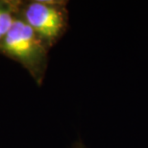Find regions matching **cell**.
<instances>
[{
  "label": "cell",
  "mask_w": 148,
  "mask_h": 148,
  "mask_svg": "<svg viewBox=\"0 0 148 148\" xmlns=\"http://www.w3.org/2000/svg\"><path fill=\"white\" fill-rule=\"evenodd\" d=\"M49 50L33 29L17 16L0 42V54L21 64L38 86L42 85L45 77Z\"/></svg>",
  "instance_id": "6da1fadb"
},
{
  "label": "cell",
  "mask_w": 148,
  "mask_h": 148,
  "mask_svg": "<svg viewBox=\"0 0 148 148\" xmlns=\"http://www.w3.org/2000/svg\"><path fill=\"white\" fill-rule=\"evenodd\" d=\"M67 3L63 0L19 1L17 16L33 29L43 42L51 48L69 29Z\"/></svg>",
  "instance_id": "7a4b0ae2"
},
{
  "label": "cell",
  "mask_w": 148,
  "mask_h": 148,
  "mask_svg": "<svg viewBox=\"0 0 148 148\" xmlns=\"http://www.w3.org/2000/svg\"><path fill=\"white\" fill-rule=\"evenodd\" d=\"M18 3L14 0H0V42L16 18Z\"/></svg>",
  "instance_id": "3957f363"
},
{
  "label": "cell",
  "mask_w": 148,
  "mask_h": 148,
  "mask_svg": "<svg viewBox=\"0 0 148 148\" xmlns=\"http://www.w3.org/2000/svg\"><path fill=\"white\" fill-rule=\"evenodd\" d=\"M71 148H86V146L84 145V143H83L81 140H77L73 143Z\"/></svg>",
  "instance_id": "277c9868"
}]
</instances>
